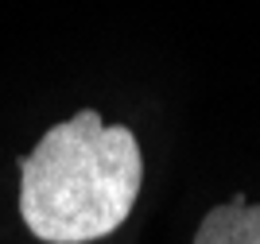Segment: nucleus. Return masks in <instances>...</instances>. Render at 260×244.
Segmentation results:
<instances>
[{
	"label": "nucleus",
	"instance_id": "nucleus-2",
	"mask_svg": "<svg viewBox=\"0 0 260 244\" xmlns=\"http://www.w3.org/2000/svg\"><path fill=\"white\" fill-rule=\"evenodd\" d=\"M194 244H260V205L233 198L202 217Z\"/></svg>",
	"mask_w": 260,
	"mask_h": 244
},
{
	"label": "nucleus",
	"instance_id": "nucleus-1",
	"mask_svg": "<svg viewBox=\"0 0 260 244\" xmlns=\"http://www.w3.org/2000/svg\"><path fill=\"white\" fill-rule=\"evenodd\" d=\"M140 182L144 155L132 128H109L82 109L20 159V217L47 244H89L128 221Z\"/></svg>",
	"mask_w": 260,
	"mask_h": 244
}]
</instances>
